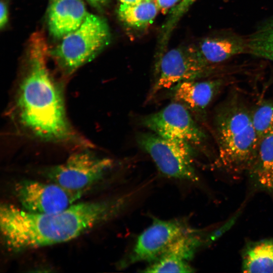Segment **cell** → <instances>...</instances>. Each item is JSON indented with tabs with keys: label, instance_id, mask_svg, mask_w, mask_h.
Returning a JSON list of instances; mask_svg holds the SVG:
<instances>
[{
	"label": "cell",
	"instance_id": "8fae6325",
	"mask_svg": "<svg viewBox=\"0 0 273 273\" xmlns=\"http://www.w3.org/2000/svg\"><path fill=\"white\" fill-rule=\"evenodd\" d=\"M223 84L221 79L184 81L172 87L173 100L183 105L194 117L202 118Z\"/></svg>",
	"mask_w": 273,
	"mask_h": 273
},
{
	"label": "cell",
	"instance_id": "4fadbf2b",
	"mask_svg": "<svg viewBox=\"0 0 273 273\" xmlns=\"http://www.w3.org/2000/svg\"><path fill=\"white\" fill-rule=\"evenodd\" d=\"M196 47L202 62L212 68L236 55L248 53L247 39L227 33L206 37Z\"/></svg>",
	"mask_w": 273,
	"mask_h": 273
},
{
	"label": "cell",
	"instance_id": "30bf717a",
	"mask_svg": "<svg viewBox=\"0 0 273 273\" xmlns=\"http://www.w3.org/2000/svg\"><path fill=\"white\" fill-rule=\"evenodd\" d=\"M14 194L22 209L34 213L63 210L78 200L83 192L67 189L54 183L22 180L14 186Z\"/></svg>",
	"mask_w": 273,
	"mask_h": 273
},
{
	"label": "cell",
	"instance_id": "ac0fdd59",
	"mask_svg": "<svg viewBox=\"0 0 273 273\" xmlns=\"http://www.w3.org/2000/svg\"><path fill=\"white\" fill-rule=\"evenodd\" d=\"M253 124L260 141L273 134V101L264 100L252 111Z\"/></svg>",
	"mask_w": 273,
	"mask_h": 273
},
{
	"label": "cell",
	"instance_id": "6da1fadb",
	"mask_svg": "<svg viewBox=\"0 0 273 273\" xmlns=\"http://www.w3.org/2000/svg\"><path fill=\"white\" fill-rule=\"evenodd\" d=\"M127 200L124 197L75 203L63 210L48 213H31L11 204H1L2 238L12 252L66 242L116 216Z\"/></svg>",
	"mask_w": 273,
	"mask_h": 273
},
{
	"label": "cell",
	"instance_id": "277c9868",
	"mask_svg": "<svg viewBox=\"0 0 273 273\" xmlns=\"http://www.w3.org/2000/svg\"><path fill=\"white\" fill-rule=\"evenodd\" d=\"M110 39L109 28L105 20L88 13L77 29L62 38L53 55L63 71L69 74L93 60Z\"/></svg>",
	"mask_w": 273,
	"mask_h": 273
},
{
	"label": "cell",
	"instance_id": "5b68a950",
	"mask_svg": "<svg viewBox=\"0 0 273 273\" xmlns=\"http://www.w3.org/2000/svg\"><path fill=\"white\" fill-rule=\"evenodd\" d=\"M136 141L163 175L191 182L198 180L193 164V147L152 132L138 133Z\"/></svg>",
	"mask_w": 273,
	"mask_h": 273
},
{
	"label": "cell",
	"instance_id": "7402d4cb",
	"mask_svg": "<svg viewBox=\"0 0 273 273\" xmlns=\"http://www.w3.org/2000/svg\"><path fill=\"white\" fill-rule=\"evenodd\" d=\"M181 0H155L157 6L163 14L167 13L174 8Z\"/></svg>",
	"mask_w": 273,
	"mask_h": 273
},
{
	"label": "cell",
	"instance_id": "9a60e30c",
	"mask_svg": "<svg viewBox=\"0 0 273 273\" xmlns=\"http://www.w3.org/2000/svg\"><path fill=\"white\" fill-rule=\"evenodd\" d=\"M242 258L243 272H273V238L249 243Z\"/></svg>",
	"mask_w": 273,
	"mask_h": 273
},
{
	"label": "cell",
	"instance_id": "8992f818",
	"mask_svg": "<svg viewBox=\"0 0 273 273\" xmlns=\"http://www.w3.org/2000/svg\"><path fill=\"white\" fill-rule=\"evenodd\" d=\"M212 70L202 62L196 47H181L164 52L156 63L154 79L146 102L159 92L172 88L178 83L207 76Z\"/></svg>",
	"mask_w": 273,
	"mask_h": 273
},
{
	"label": "cell",
	"instance_id": "ffe728a7",
	"mask_svg": "<svg viewBox=\"0 0 273 273\" xmlns=\"http://www.w3.org/2000/svg\"><path fill=\"white\" fill-rule=\"evenodd\" d=\"M196 0H181L169 13L163 27L161 43L166 45L177 23Z\"/></svg>",
	"mask_w": 273,
	"mask_h": 273
},
{
	"label": "cell",
	"instance_id": "e0dca14e",
	"mask_svg": "<svg viewBox=\"0 0 273 273\" xmlns=\"http://www.w3.org/2000/svg\"><path fill=\"white\" fill-rule=\"evenodd\" d=\"M248 53L273 62V17L247 39Z\"/></svg>",
	"mask_w": 273,
	"mask_h": 273
},
{
	"label": "cell",
	"instance_id": "ba28073f",
	"mask_svg": "<svg viewBox=\"0 0 273 273\" xmlns=\"http://www.w3.org/2000/svg\"><path fill=\"white\" fill-rule=\"evenodd\" d=\"M140 123L152 132L194 148L202 146L206 140V134L190 111L175 101L159 111L143 117Z\"/></svg>",
	"mask_w": 273,
	"mask_h": 273
},
{
	"label": "cell",
	"instance_id": "5bb4252c",
	"mask_svg": "<svg viewBox=\"0 0 273 273\" xmlns=\"http://www.w3.org/2000/svg\"><path fill=\"white\" fill-rule=\"evenodd\" d=\"M248 173L254 189L273 198V134L260 141L256 157Z\"/></svg>",
	"mask_w": 273,
	"mask_h": 273
},
{
	"label": "cell",
	"instance_id": "7a4b0ae2",
	"mask_svg": "<svg viewBox=\"0 0 273 273\" xmlns=\"http://www.w3.org/2000/svg\"><path fill=\"white\" fill-rule=\"evenodd\" d=\"M29 42L28 67L19 84L15 102L19 123L26 131L44 141L81 143L67 117L60 87L48 68L49 50L43 34L36 32Z\"/></svg>",
	"mask_w": 273,
	"mask_h": 273
},
{
	"label": "cell",
	"instance_id": "3957f363",
	"mask_svg": "<svg viewBox=\"0 0 273 273\" xmlns=\"http://www.w3.org/2000/svg\"><path fill=\"white\" fill-rule=\"evenodd\" d=\"M213 129L218 166L230 173L248 172L256 157L260 140L252 111L238 95H231L217 108Z\"/></svg>",
	"mask_w": 273,
	"mask_h": 273
},
{
	"label": "cell",
	"instance_id": "cb8c5ba5",
	"mask_svg": "<svg viewBox=\"0 0 273 273\" xmlns=\"http://www.w3.org/2000/svg\"><path fill=\"white\" fill-rule=\"evenodd\" d=\"M93 6L100 7L103 6L107 0H87Z\"/></svg>",
	"mask_w": 273,
	"mask_h": 273
},
{
	"label": "cell",
	"instance_id": "2e32d148",
	"mask_svg": "<svg viewBox=\"0 0 273 273\" xmlns=\"http://www.w3.org/2000/svg\"><path fill=\"white\" fill-rule=\"evenodd\" d=\"M159 11L155 0H142L132 4H121L118 14L126 25L141 29L149 25Z\"/></svg>",
	"mask_w": 273,
	"mask_h": 273
},
{
	"label": "cell",
	"instance_id": "7c38bea8",
	"mask_svg": "<svg viewBox=\"0 0 273 273\" xmlns=\"http://www.w3.org/2000/svg\"><path fill=\"white\" fill-rule=\"evenodd\" d=\"M88 14L82 0H53L48 11L49 31L62 38L77 29Z\"/></svg>",
	"mask_w": 273,
	"mask_h": 273
},
{
	"label": "cell",
	"instance_id": "9c48e42d",
	"mask_svg": "<svg viewBox=\"0 0 273 273\" xmlns=\"http://www.w3.org/2000/svg\"><path fill=\"white\" fill-rule=\"evenodd\" d=\"M194 229L181 219H154L137 238L130 253L120 265L151 263L159 258L175 240Z\"/></svg>",
	"mask_w": 273,
	"mask_h": 273
},
{
	"label": "cell",
	"instance_id": "d6986e66",
	"mask_svg": "<svg viewBox=\"0 0 273 273\" xmlns=\"http://www.w3.org/2000/svg\"><path fill=\"white\" fill-rule=\"evenodd\" d=\"M194 271L188 262L176 260L172 258L161 256L150 263L142 272H192Z\"/></svg>",
	"mask_w": 273,
	"mask_h": 273
},
{
	"label": "cell",
	"instance_id": "603a6c76",
	"mask_svg": "<svg viewBox=\"0 0 273 273\" xmlns=\"http://www.w3.org/2000/svg\"><path fill=\"white\" fill-rule=\"evenodd\" d=\"M0 10V27L2 28L6 25L8 20V11L7 7L5 3L3 1H1V2Z\"/></svg>",
	"mask_w": 273,
	"mask_h": 273
},
{
	"label": "cell",
	"instance_id": "d4e9b609",
	"mask_svg": "<svg viewBox=\"0 0 273 273\" xmlns=\"http://www.w3.org/2000/svg\"><path fill=\"white\" fill-rule=\"evenodd\" d=\"M121 4H132L134 3H136L140 1H141L142 0H118Z\"/></svg>",
	"mask_w": 273,
	"mask_h": 273
},
{
	"label": "cell",
	"instance_id": "44dd1931",
	"mask_svg": "<svg viewBox=\"0 0 273 273\" xmlns=\"http://www.w3.org/2000/svg\"><path fill=\"white\" fill-rule=\"evenodd\" d=\"M239 212L238 214H236L233 217H232L226 223L223 224L220 228L218 229L216 231L211 234V235L208 237L207 241H214L215 239L218 238L225 231L229 230L235 222L237 218L239 216Z\"/></svg>",
	"mask_w": 273,
	"mask_h": 273
},
{
	"label": "cell",
	"instance_id": "52a82bcc",
	"mask_svg": "<svg viewBox=\"0 0 273 273\" xmlns=\"http://www.w3.org/2000/svg\"><path fill=\"white\" fill-rule=\"evenodd\" d=\"M113 164L111 159L84 150L73 153L64 163L47 168L43 175L67 189L84 193L101 180Z\"/></svg>",
	"mask_w": 273,
	"mask_h": 273
}]
</instances>
